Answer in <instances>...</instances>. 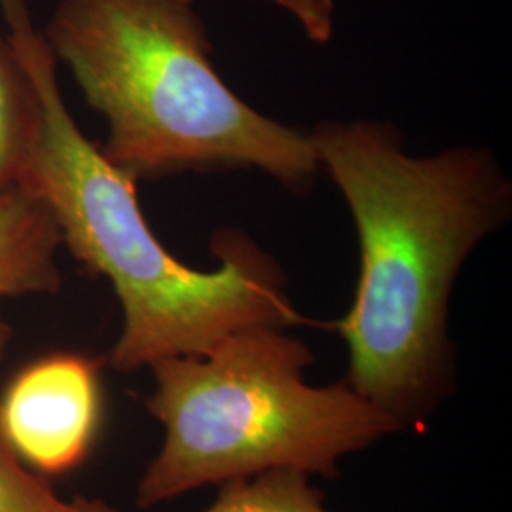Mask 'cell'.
Returning <instances> with one entry per match:
<instances>
[{"label": "cell", "mask_w": 512, "mask_h": 512, "mask_svg": "<svg viewBox=\"0 0 512 512\" xmlns=\"http://www.w3.org/2000/svg\"><path fill=\"white\" fill-rule=\"evenodd\" d=\"M0 12L37 99L35 135L18 184L52 211L63 247L109 279L122 308L110 366L133 372L205 355L249 327L306 325L279 264L245 234L226 230L213 238L220 266L211 272L165 249L143 215L137 181L110 164L74 122L29 0H0Z\"/></svg>", "instance_id": "cell-2"}, {"label": "cell", "mask_w": 512, "mask_h": 512, "mask_svg": "<svg viewBox=\"0 0 512 512\" xmlns=\"http://www.w3.org/2000/svg\"><path fill=\"white\" fill-rule=\"evenodd\" d=\"M40 31L107 120L103 156L133 181L258 169L304 190L319 175L308 131L253 109L220 78L194 0H57Z\"/></svg>", "instance_id": "cell-3"}, {"label": "cell", "mask_w": 512, "mask_h": 512, "mask_svg": "<svg viewBox=\"0 0 512 512\" xmlns=\"http://www.w3.org/2000/svg\"><path fill=\"white\" fill-rule=\"evenodd\" d=\"M82 512H118L99 499L82 497ZM202 512H334L310 476L272 471L219 486L217 499Z\"/></svg>", "instance_id": "cell-8"}, {"label": "cell", "mask_w": 512, "mask_h": 512, "mask_svg": "<svg viewBox=\"0 0 512 512\" xmlns=\"http://www.w3.org/2000/svg\"><path fill=\"white\" fill-rule=\"evenodd\" d=\"M37 126V99L18 52L0 31V190L18 184Z\"/></svg>", "instance_id": "cell-7"}, {"label": "cell", "mask_w": 512, "mask_h": 512, "mask_svg": "<svg viewBox=\"0 0 512 512\" xmlns=\"http://www.w3.org/2000/svg\"><path fill=\"white\" fill-rule=\"evenodd\" d=\"M308 133L361 247L353 304L334 325L346 382L403 431L418 429L456 391L450 296L478 243L511 219V181L488 148L408 156L382 122L327 120Z\"/></svg>", "instance_id": "cell-1"}, {"label": "cell", "mask_w": 512, "mask_h": 512, "mask_svg": "<svg viewBox=\"0 0 512 512\" xmlns=\"http://www.w3.org/2000/svg\"><path fill=\"white\" fill-rule=\"evenodd\" d=\"M61 249V234L46 203L21 184L0 190V363L12 340L4 302L59 293Z\"/></svg>", "instance_id": "cell-6"}, {"label": "cell", "mask_w": 512, "mask_h": 512, "mask_svg": "<svg viewBox=\"0 0 512 512\" xmlns=\"http://www.w3.org/2000/svg\"><path fill=\"white\" fill-rule=\"evenodd\" d=\"M291 14L313 44H329L334 37V0H268Z\"/></svg>", "instance_id": "cell-10"}, {"label": "cell", "mask_w": 512, "mask_h": 512, "mask_svg": "<svg viewBox=\"0 0 512 512\" xmlns=\"http://www.w3.org/2000/svg\"><path fill=\"white\" fill-rule=\"evenodd\" d=\"M0 512H82V497L63 501L18 458L0 431Z\"/></svg>", "instance_id": "cell-9"}, {"label": "cell", "mask_w": 512, "mask_h": 512, "mask_svg": "<svg viewBox=\"0 0 512 512\" xmlns=\"http://www.w3.org/2000/svg\"><path fill=\"white\" fill-rule=\"evenodd\" d=\"M289 330L249 327L148 366L145 406L164 442L139 478V509L272 471L338 478L342 459L403 431L346 380L308 384L315 355Z\"/></svg>", "instance_id": "cell-4"}, {"label": "cell", "mask_w": 512, "mask_h": 512, "mask_svg": "<svg viewBox=\"0 0 512 512\" xmlns=\"http://www.w3.org/2000/svg\"><path fill=\"white\" fill-rule=\"evenodd\" d=\"M103 418L101 370L57 351L23 366L0 395V431L37 475H65L92 454Z\"/></svg>", "instance_id": "cell-5"}]
</instances>
